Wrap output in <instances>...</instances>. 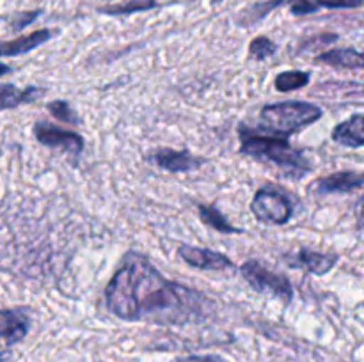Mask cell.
<instances>
[{"instance_id":"obj_1","label":"cell","mask_w":364,"mask_h":362,"mask_svg":"<svg viewBox=\"0 0 364 362\" xmlns=\"http://www.w3.org/2000/svg\"><path fill=\"white\" fill-rule=\"evenodd\" d=\"M109 311L124 322L185 325L201 318L210 300L199 291L166 279L141 252L130 251L105 287Z\"/></svg>"},{"instance_id":"obj_2","label":"cell","mask_w":364,"mask_h":362,"mask_svg":"<svg viewBox=\"0 0 364 362\" xmlns=\"http://www.w3.org/2000/svg\"><path fill=\"white\" fill-rule=\"evenodd\" d=\"M240 135V153L263 163H272L283 170L284 176L301 180L311 172V162L302 155L301 149L294 148L287 137L267 133L262 128H238Z\"/></svg>"},{"instance_id":"obj_3","label":"cell","mask_w":364,"mask_h":362,"mask_svg":"<svg viewBox=\"0 0 364 362\" xmlns=\"http://www.w3.org/2000/svg\"><path fill=\"white\" fill-rule=\"evenodd\" d=\"M322 116L323 110L318 105L309 102H297V99L270 103L263 106L259 112L263 131L287 138L308 128L309 124L316 123Z\"/></svg>"},{"instance_id":"obj_4","label":"cell","mask_w":364,"mask_h":362,"mask_svg":"<svg viewBox=\"0 0 364 362\" xmlns=\"http://www.w3.org/2000/svg\"><path fill=\"white\" fill-rule=\"evenodd\" d=\"M240 273L245 283L258 293L270 295V297L279 298L287 304L294 300V286H291L290 279L284 273L270 270L262 261L249 259L240 266Z\"/></svg>"},{"instance_id":"obj_5","label":"cell","mask_w":364,"mask_h":362,"mask_svg":"<svg viewBox=\"0 0 364 362\" xmlns=\"http://www.w3.org/2000/svg\"><path fill=\"white\" fill-rule=\"evenodd\" d=\"M251 212L259 222L284 226L294 216V201L281 188L262 187L252 197Z\"/></svg>"},{"instance_id":"obj_6","label":"cell","mask_w":364,"mask_h":362,"mask_svg":"<svg viewBox=\"0 0 364 362\" xmlns=\"http://www.w3.org/2000/svg\"><path fill=\"white\" fill-rule=\"evenodd\" d=\"M32 133H34L36 141L41 146L50 149H60L63 153L70 155L73 158V163L77 165L78 156L84 151V137L71 130H64V128L55 126V124L45 123V121H38L32 126Z\"/></svg>"},{"instance_id":"obj_7","label":"cell","mask_w":364,"mask_h":362,"mask_svg":"<svg viewBox=\"0 0 364 362\" xmlns=\"http://www.w3.org/2000/svg\"><path fill=\"white\" fill-rule=\"evenodd\" d=\"M149 162L155 163L159 169L167 170V172H191V170L201 169L206 163L201 156L192 155L187 149H171V148H159L153 149L146 155Z\"/></svg>"},{"instance_id":"obj_8","label":"cell","mask_w":364,"mask_h":362,"mask_svg":"<svg viewBox=\"0 0 364 362\" xmlns=\"http://www.w3.org/2000/svg\"><path fill=\"white\" fill-rule=\"evenodd\" d=\"M284 261L290 268L304 270L311 275H326L336 266V263L340 261V256L334 254V252H318L301 247L299 251L284 256Z\"/></svg>"},{"instance_id":"obj_9","label":"cell","mask_w":364,"mask_h":362,"mask_svg":"<svg viewBox=\"0 0 364 362\" xmlns=\"http://www.w3.org/2000/svg\"><path fill=\"white\" fill-rule=\"evenodd\" d=\"M178 254L187 263L188 266L196 270H228L233 268V261L228 256L212 248L192 247V245H180Z\"/></svg>"},{"instance_id":"obj_10","label":"cell","mask_w":364,"mask_h":362,"mask_svg":"<svg viewBox=\"0 0 364 362\" xmlns=\"http://www.w3.org/2000/svg\"><path fill=\"white\" fill-rule=\"evenodd\" d=\"M31 329V314L27 309H0V339L6 344H16Z\"/></svg>"},{"instance_id":"obj_11","label":"cell","mask_w":364,"mask_h":362,"mask_svg":"<svg viewBox=\"0 0 364 362\" xmlns=\"http://www.w3.org/2000/svg\"><path fill=\"white\" fill-rule=\"evenodd\" d=\"M363 185V172H358V170H340V172L320 177L316 181V192H318V195L352 194V192L361 190Z\"/></svg>"},{"instance_id":"obj_12","label":"cell","mask_w":364,"mask_h":362,"mask_svg":"<svg viewBox=\"0 0 364 362\" xmlns=\"http://www.w3.org/2000/svg\"><path fill=\"white\" fill-rule=\"evenodd\" d=\"M364 116L361 112L354 114V116L348 117L347 121H343L341 124H338L336 128L331 133L336 144L345 146V148L350 149H361L364 146Z\"/></svg>"},{"instance_id":"obj_13","label":"cell","mask_w":364,"mask_h":362,"mask_svg":"<svg viewBox=\"0 0 364 362\" xmlns=\"http://www.w3.org/2000/svg\"><path fill=\"white\" fill-rule=\"evenodd\" d=\"M52 39V31L50 28H39V31L31 32L21 38L11 39V41H0V57H16L23 53L32 52L38 46L45 45Z\"/></svg>"},{"instance_id":"obj_14","label":"cell","mask_w":364,"mask_h":362,"mask_svg":"<svg viewBox=\"0 0 364 362\" xmlns=\"http://www.w3.org/2000/svg\"><path fill=\"white\" fill-rule=\"evenodd\" d=\"M43 92H45V89L34 87V85H28L25 89H18L11 84L0 85V110H9L16 109L20 105H27V103H32L38 98H41Z\"/></svg>"},{"instance_id":"obj_15","label":"cell","mask_w":364,"mask_h":362,"mask_svg":"<svg viewBox=\"0 0 364 362\" xmlns=\"http://www.w3.org/2000/svg\"><path fill=\"white\" fill-rule=\"evenodd\" d=\"M315 62L327 64L331 67H341V70H361L363 53L355 48H336L316 55Z\"/></svg>"},{"instance_id":"obj_16","label":"cell","mask_w":364,"mask_h":362,"mask_svg":"<svg viewBox=\"0 0 364 362\" xmlns=\"http://www.w3.org/2000/svg\"><path fill=\"white\" fill-rule=\"evenodd\" d=\"M198 213L201 222L205 224L206 227H212V229L219 231L223 234H240L244 233L242 229L235 227L230 220L224 216L223 212L215 208V206H208V204H198Z\"/></svg>"},{"instance_id":"obj_17","label":"cell","mask_w":364,"mask_h":362,"mask_svg":"<svg viewBox=\"0 0 364 362\" xmlns=\"http://www.w3.org/2000/svg\"><path fill=\"white\" fill-rule=\"evenodd\" d=\"M160 4L156 0H128V2L114 4V6L100 7V13L109 14V16H128L134 13H144V11L155 9Z\"/></svg>"},{"instance_id":"obj_18","label":"cell","mask_w":364,"mask_h":362,"mask_svg":"<svg viewBox=\"0 0 364 362\" xmlns=\"http://www.w3.org/2000/svg\"><path fill=\"white\" fill-rule=\"evenodd\" d=\"M309 80H311V75H309L308 71L290 70L277 75L276 80H274V87L279 92H291L306 87V85L309 84Z\"/></svg>"},{"instance_id":"obj_19","label":"cell","mask_w":364,"mask_h":362,"mask_svg":"<svg viewBox=\"0 0 364 362\" xmlns=\"http://www.w3.org/2000/svg\"><path fill=\"white\" fill-rule=\"evenodd\" d=\"M276 52L277 45L272 39L267 38V35H258V38L252 39L251 45H249V59L258 60V62L270 59V57L276 55Z\"/></svg>"},{"instance_id":"obj_20","label":"cell","mask_w":364,"mask_h":362,"mask_svg":"<svg viewBox=\"0 0 364 362\" xmlns=\"http://www.w3.org/2000/svg\"><path fill=\"white\" fill-rule=\"evenodd\" d=\"M48 112L55 117L57 121L60 123H66V124H80V117L78 114L71 109V105L64 99H55V102H50L46 105Z\"/></svg>"},{"instance_id":"obj_21","label":"cell","mask_w":364,"mask_h":362,"mask_svg":"<svg viewBox=\"0 0 364 362\" xmlns=\"http://www.w3.org/2000/svg\"><path fill=\"white\" fill-rule=\"evenodd\" d=\"M290 0H269V2H259L256 6H252L251 9L245 11L244 14H249V20L245 23H252V21H259L262 18H265L270 11H274L276 7L288 6Z\"/></svg>"},{"instance_id":"obj_22","label":"cell","mask_w":364,"mask_h":362,"mask_svg":"<svg viewBox=\"0 0 364 362\" xmlns=\"http://www.w3.org/2000/svg\"><path fill=\"white\" fill-rule=\"evenodd\" d=\"M318 7L326 9H359L363 0H313Z\"/></svg>"},{"instance_id":"obj_23","label":"cell","mask_w":364,"mask_h":362,"mask_svg":"<svg viewBox=\"0 0 364 362\" xmlns=\"http://www.w3.org/2000/svg\"><path fill=\"white\" fill-rule=\"evenodd\" d=\"M290 13L295 16H306V14H313L320 9L313 0H290Z\"/></svg>"},{"instance_id":"obj_24","label":"cell","mask_w":364,"mask_h":362,"mask_svg":"<svg viewBox=\"0 0 364 362\" xmlns=\"http://www.w3.org/2000/svg\"><path fill=\"white\" fill-rule=\"evenodd\" d=\"M41 14V11H23V13H18L14 14L13 18H11V25H13V31H21V28H25L27 25H31L32 21L36 20V18Z\"/></svg>"},{"instance_id":"obj_25","label":"cell","mask_w":364,"mask_h":362,"mask_svg":"<svg viewBox=\"0 0 364 362\" xmlns=\"http://www.w3.org/2000/svg\"><path fill=\"white\" fill-rule=\"evenodd\" d=\"M178 362H224L217 355H191V357L180 358Z\"/></svg>"},{"instance_id":"obj_26","label":"cell","mask_w":364,"mask_h":362,"mask_svg":"<svg viewBox=\"0 0 364 362\" xmlns=\"http://www.w3.org/2000/svg\"><path fill=\"white\" fill-rule=\"evenodd\" d=\"M11 71H13V70H11V67H9V66H7V64L0 62V78H2V77H4V75H9V73H11Z\"/></svg>"}]
</instances>
